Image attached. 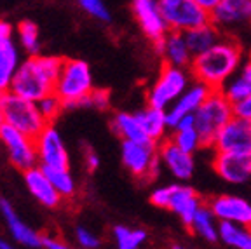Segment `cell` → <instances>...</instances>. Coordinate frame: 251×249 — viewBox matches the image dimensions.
<instances>
[{"instance_id":"28","label":"cell","mask_w":251,"mask_h":249,"mask_svg":"<svg viewBox=\"0 0 251 249\" xmlns=\"http://www.w3.org/2000/svg\"><path fill=\"white\" fill-rule=\"evenodd\" d=\"M220 242L228 248L251 249V226L232 222H220Z\"/></svg>"},{"instance_id":"13","label":"cell","mask_w":251,"mask_h":249,"mask_svg":"<svg viewBox=\"0 0 251 249\" xmlns=\"http://www.w3.org/2000/svg\"><path fill=\"white\" fill-rule=\"evenodd\" d=\"M21 61L23 59L21 47L16 39V26L0 20V89H9Z\"/></svg>"},{"instance_id":"10","label":"cell","mask_w":251,"mask_h":249,"mask_svg":"<svg viewBox=\"0 0 251 249\" xmlns=\"http://www.w3.org/2000/svg\"><path fill=\"white\" fill-rule=\"evenodd\" d=\"M0 143L4 145L9 160L16 169L26 171V169L39 164L35 138L18 131L16 127L5 124V122L0 124Z\"/></svg>"},{"instance_id":"38","label":"cell","mask_w":251,"mask_h":249,"mask_svg":"<svg viewBox=\"0 0 251 249\" xmlns=\"http://www.w3.org/2000/svg\"><path fill=\"white\" fill-rule=\"evenodd\" d=\"M42 248L44 249H67L68 244L56 234H42Z\"/></svg>"},{"instance_id":"7","label":"cell","mask_w":251,"mask_h":249,"mask_svg":"<svg viewBox=\"0 0 251 249\" xmlns=\"http://www.w3.org/2000/svg\"><path fill=\"white\" fill-rule=\"evenodd\" d=\"M190 78H192L190 68L162 65L155 80L147 87V103L168 110L190 86Z\"/></svg>"},{"instance_id":"43","label":"cell","mask_w":251,"mask_h":249,"mask_svg":"<svg viewBox=\"0 0 251 249\" xmlns=\"http://www.w3.org/2000/svg\"><path fill=\"white\" fill-rule=\"evenodd\" d=\"M248 61H250V63H251V52H250V58H248Z\"/></svg>"},{"instance_id":"3","label":"cell","mask_w":251,"mask_h":249,"mask_svg":"<svg viewBox=\"0 0 251 249\" xmlns=\"http://www.w3.org/2000/svg\"><path fill=\"white\" fill-rule=\"evenodd\" d=\"M93 91L94 80L91 66L84 59H63V66L58 80H56L54 93L63 100L67 110L87 106V100H89Z\"/></svg>"},{"instance_id":"17","label":"cell","mask_w":251,"mask_h":249,"mask_svg":"<svg viewBox=\"0 0 251 249\" xmlns=\"http://www.w3.org/2000/svg\"><path fill=\"white\" fill-rule=\"evenodd\" d=\"M213 169L230 185H244L251 179V155L230 152H213Z\"/></svg>"},{"instance_id":"36","label":"cell","mask_w":251,"mask_h":249,"mask_svg":"<svg viewBox=\"0 0 251 249\" xmlns=\"http://www.w3.org/2000/svg\"><path fill=\"white\" fill-rule=\"evenodd\" d=\"M87 106L100 110V112L108 110L110 108V91L96 89V87H94V91L91 93L89 100H87Z\"/></svg>"},{"instance_id":"21","label":"cell","mask_w":251,"mask_h":249,"mask_svg":"<svg viewBox=\"0 0 251 249\" xmlns=\"http://www.w3.org/2000/svg\"><path fill=\"white\" fill-rule=\"evenodd\" d=\"M0 216L16 244L25 246V248H42V234H39L28 223H25L18 216L14 206L4 197H0Z\"/></svg>"},{"instance_id":"42","label":"cell","mask_w":251,"mask_h":249,"mask_svg":"<svg viewBox=\"0 0 251 249\" xmlns=\"http://www.w3.org/2000/svg\"><path fill=\"white\" fill-rule=\"evenodd\" d=\"M12 248V242L5 241V239L0 237V249H11Z\"/></svg>"},{"instance_id":"12","label":"cell","mask_w":251,"mask_h":249,"mask_svg":"<svg viewBox=\"0 0 251 249\" xmlns=\"http://www.w3.org/2000/svg\"><path fill=\"white\" fill-rule=\"evenodd\" d=\"M213 152H230L251 155V121L234 117L220 129L211 147Z\"/></svg>"},{"instance_id":"14","label":"cell","mask_w":251,"mask_h":249,"mask_svg":"<svg viewBox=\"0 0 251 249\" xmlns=\"http://www.w3.org/2000/svg\"><path fill=\"white\" fill-rule=\"evenodd\" d=\"M209 18L224 33L232 35L234 30L251 25V0H220Z\"/></svg>"},{"instance_id":"22","label":"cell","mask_w":251,"mask_h":249,"mask_svg":"<svg viewBox=\"0 0 251 249\" xmlns=\"http://www.w3.org/2000/svg\"><path fill=\"white\" fill-rule=\"evenodd\" d=\"M209 93H211V89H209L208 86H204V84H201V82L194 80V84H190V86L185 89V93L181 94V96L178 98L176 101L173 103L168 110H166V113H168L169 129L176 124L181 117L196 113L197 108L202 105V101L208 98Z\"/></svg>"},{"instance_id":"8","label":"cell","mask_w":251,"mask_h":249,"mask_svg":"<svg viewBox=\"0 0 251 249\" xmlns=\"http://www.w3.org/2000/svg\"><path fill=\"white\" fill-rule=\"evenodd\" d=\"M4 122L33 138L47 125L35 101H30L26 98L18 96L11 91L7 93V100H5Z\"/></svg>"},{"instance_id":"40","label":"cell","mask_w":251,"mask_h":249,"mask_svg":"<svg viewBox=\"0 0 251 249\" xmlns=\"http://www.w3.org/2000/svg\"><path fill=\"white\" fill-rule=\"evenodd\" d=\"M7 93L9 89H0V124L4 122V106H5V100H7Z\"/></svg>"},{"instance_id":"18","label":"cell","mask_w":251,"mask_h":249,"mask_svg":"<svg viewBox=\"0 0 251 249\" xmlns=\"http://www.w3.org/2000/svg\"><path fill=\"white\" fill-rule=\"evenodd\" d=\"M23 181L31 197L35 199L40 206L46 207V209H58L63 200H65L61 197V194L56 190V187L52 185L49 176L46 174L42 166H39V164L23 171Z\"/></svg>"},{"instance_id":"25","label":"cell","mask_w":251,"mask_h":249,"mask_svg":"<svg viewBox=\"0 0 251 249\" xmlns=\"http://www.w3.org/2000/svg\"><path fill=\"white\" fill-rule=\"evenodd\" d=\"M188 232L192 235H197L206 242H220L218 228H220V220L215 216L208 204H202L201 209L196 213L194 220L190 222V225L187 226Z\"/></svg>"},{"instance_id":"6","label":"cell","mask_w":251,"mask_h":249,"mask_svg":"<svg viewBox=\"0 0 251 249\" xmlns=\"http://www.w3.org/2000/svg\"><path fill=\"white\" fill-rule=\"evenodd\" d=\"M150 204H153L159 209L171 211L183 222L185 226H188L204 202L192 187L173 183L166 187H157L150 194Z\"/></svg>"},{"instance_id":"41","label":"cell","mask_w":251,"mask_h":249,"mask_svg":"<svg viewBox=\"0 0 251 249\" xmlns=\"http://www.w3.org/2000/svg\"><path fill=\"white\" fill-rule=\"evenodd\" d=\"M197 4H201L204 9H208V11H211L213 7H215L216 4H218L220 0H196Z\"/></svg>"},{"instance_id":"9","label":"cell","mask_w":251,"mask_h":249,"mask_svg":"<svg viewBox=\"0 0 251 249\" xmlns=\"http://www.w3.org/2000/svg\"><path fill=\"white\" fill-rule=\"evenodd\" d=\"M162 18L168 30L171 31H188L211 21L209 11L204 9L196 0H159Z\"/></svg>"},{"instance_id":"26","label":"cell","mask_w":251,"mask_h":249,"mask_svg":"<svg viewBox=\"0 0 251 249\" xmlns=\"http://www.w3.org/2000/svg\"><path fill=\"white\" fill-rule=\"evenodd\" d=\"M110 127H112L114 134L121 141H145V140H149L134 112H117L114 117H112Z\"/></svg>"},{"instance_id":"33","label":"cell","mask_w":251,"mask_h":249,"mask_svg":"<svg viewBox=\"0 0 251 249\" xmlns=\"http://www.w3.org/2000/svg\"><path fill=\"white\" fill-rule=\"evenodd\" d=\"M37 105H39L40 113H42V117L46 119L47 124H54L59 119V115L67 110L63 100L56 93H49L44 98H40L39 101H37Z\"/></svg>"},{"instance_id":"39","label":"cell","mask_w":251,"mask_h":249,"mask_svg":"<svg viewBox=\"0 0 251 249\" xmlns=\"http://www.w3.org/2000/svg\"><path fill=\"white\" fill-rule=\"evenodd\" d=\"M234 115L251 121V94L248 98H244V100H241V101L234 103Z\"/></svg>"},{"instance_id":"35","label":"cell","mask_w":251,"mask_h":249,"mask_svg":"<svg viewBox=\"0 0 251 249\" xmlns=\"http://www.w3.org/2000/svg\"><path fill=\"white\" fill-rule=\"evenodd\" d=\"M74 241L78 248L84 249H96L101 246V239L96 235L93 230H89L86 225H77L74 230Z\"/></svg>"},{"instance_id":"23","label":"cell","mask_w":251,"mask_h":249,"mask_svg":"<svg viewBox=\"0 0 251 249\" xmlns=\"http://www.w3.org/2000/svg\"><path fill=\"white\" fill-rule=\"evenodd\" d=\"M136 113L138 121H140L141 127L145 131L147 138L155 143L162 141L164 138L169 136V122H168V113L164 108H159V106H153L147 103L143 108H140Z\"/></svg>"},{"instance_id":"4","label":"cell","mask_w":251,"mask_h":249,"mask_svg":"<svg viewBox=\"0 0 251 249\" xmlns=\"http://www.w3.org/2000/svg\"><path fill=\"white\" fill-rule=\"evenodd\" d=\"M121 159L126 171L143 183H150L162 169L159 143L155 141H121Z\"/></svg>"},{"instance_id":"24","label":"cell","mask_w":251,"mask_h":249,"mask_svg":"<svg viewBox=\"0 0 251 249\" xmlns=\"http://www.w3.org/2000/svg\"><path fill=\"white\" fill-rule=\"evenodd\" d=\"M224 35V31L220 30L213 21H208V23L199 25V26L192 28V30L185 31V39H187V44L194 56L208 51L209 47L215 46Z\"/></svg>"},{"instance_id":"5","label":"cell","mask_w":251,"mask_h":249,"mask_svg":"<svg viewBox=\"0 0 251 249\" xmlns=\"http://www.w3.org/2000/svg\"><path fill=\"white\" fill-rule=\"evenodd\" d=\"M194 115H196V127L202 140V147L211 148L220 129L234 117V105L220 89H213Z\"/></svg>"},{"instance_id":"2","label":"cell","mask_w":251,"mask_h":249,"mask_svg":"<svg viewBox=\"0 0 251 249\" xmlns=\"http://www.w3.org/2000/svg\"><path fill=\"white\" fill-rule=\"evenodd\" d=\"M63 59L52 54H28L12 77L9 91L30 101H39L46 94L54 93Z\"/></svg>"},{"instance_id":"11","label":"cell","mask_w":251,"mask_h":249,"mask_svg":"<svg viewBox=\"0 0 251 249\" xmlns=\"http://www.w3.org/2000/svg\"><path fill=\"white\" fill-rule=\"evenodd\" d=\"M35 148L39 166L42 168H70V153L54 124H47L37 134Z\"/></svg>"},{"instance_id":"16","label":"cell","mask_w":251,"mask_h":249,"mask_svg":"<svg viewBox=\"0 0 251 249\" xmlns=\"http://www.w3.org/2000/svg\"><path fill=\"white\" fill-rule=\"evenodd\" d=\"M131 11L143 35L152 44L161 40L169 31L162 18L159 0H131Z\"/></svg>"},{"instance_id":"37","label":"cell","mask_w":251,"mask_h":249,"mask_svg":"<svg viewBox=\"0 0 251 249\" xmlns=\"http://www.w3.org/2000/svg\"><path fill=\"white\" fill-rule=\"evenodd\" d=\"M84 166H86V169L89 173L98 171V168H100V155L96 153V150H94V148L86 147V150H84Z\"/></svg>"},{"instance_id":"1","label":"cell","mask_w":251,"mask_h":249,"mask_svg":"<svg viewBox=\"0 0 251 249\" xmlns=\"http://www.w3.org/2000/svg\"><path fill=\"white\" fill-rule=\"evenodd\" d=\"M244 63V51L235 37L225 33L208 51L194 56L190 74L196 82L209 89H222L224 84Z\"/></svg>"},{"instance_id":"19","label":"cell","mask_w":251,"mask_h":249,"mask_svg":"<svg viewBox=\"0 0 251 249\" xmlns=\"http://www.w3.org/2000/svg\"><path fill=\"white\" fill-rule=\"evenodd\" d=\"M153 49L161 58L162 65L181 66L190 68L194 54L187 44L183 31H171L169 30L161 40L153 42Z\"/></svg>"},{"instance_id":"15","label":"cell","mask_w":251,"mask_h":249,"mask_svg":"<svg viewBox=\"0 0 251 249\" xmlns=\"http://www.w3.org/2000/svg\"><path fill=\"white\" fill-rule=\"evenodd\" d=\"M196 153L185 152L178 147L171 138H164L159 141V157H161L162 168L178 181H188L196 171Z\"/></svg>"},{"instance_id":"30","label":"cell","mask_w":251,"mask_h":249,"mask_svg":"<svg viewBox=\"0 0 251 249\" xmlns=\"http://www.w3.org/2000/svg\"><path fill=\"white\" fill-rule=\"evenodd\" d=\"M56 190L61 194L65 200H70L77 194V181H75L74 174L70 173V168H42Z\"/></svg>"},{"instance_id":"34","label":"cell","mask_w":251,"mask_h":249,"mask_svg":"<svg viewBox=\"0 0 251 249\" xmlns=\"http://www.w3.org/2000/svg\"><path fill=\"white\" fill-rule=\"evenodd\" d=\"M77 5L80 11H84L93 20L101 21V23L112 21V12H110L108 5L105 4V0H77Z\"/></svg>"},{"instance_id":"29","label":"cell","mask_w":251,"mask_h":249,"mask_svg":"<svg viewBox=\"0 0 251 249\" xmlns=\"http://www.w3.org/2000/svg\"><path fill=\"white\" fill-rule=\"evenodd\" d=\"M16 39H18L21 51L26 52V54H37V52H40V47H42L40 28L33 21L23 20L16 25Z\"/></svg>"},{"instance_id":"27","label":"cell","mask_w":251,"mask_h":249,"mask_svg":"<svg viewBox=\"0 0 251 249\" xmlns=\"http://www.w3.org/2000/svg\"><path fill=\"white\" fill-rule=\"evenodd\" d=\"M220 91L225 94V98H227L232 105L250 96L251 94V63L250 61L243 63V66L225 82L224 87Z\"/></svg>"},{"instance_id":"20","label":"cell","mask_w":251,"mask_h":249,"mask_svg":"<svg viewBox=\"0 0 251 249\" xmlns=\"http://www.w3.org/2000/svg\"><path fill=\"white\" fill-rule=\"evenodd\" d=\"M209 209L220 222H232L251 226V200L239 195H216L208 200Z\"/></svg>"},{"instance_id":"32","label":"cell","mask_w":251,"mask_h":249,"mask_svg":"<svg viewBox=\"0 0 251 249\" xmlns=\"http://www.w3.org/2000/svg\"><path fill=\"white\" fill-rule=\"evenodd\" d=\"M169 138H171L175 143L180 148H183L185 152L196 153L197 150H201L202 147V140H201V134L197 131V127H187V129H175V131L169 132Z\"/></svg>"},{"instance_id":"31","label":"cell","mask_w":251,"mask_h":249,"mask_svg":"<svg viewBox=\"0 0 251 249\" xmlns=\"http://www.w3.org/2000/svg\"><path fill=\"white\" fill-rule=\"evenodd\" d=\"M112 237L119 249H138L145 244L149 235L143 228H131L126 225H117L112 230Z\"/></svg>"}]
</instances>
